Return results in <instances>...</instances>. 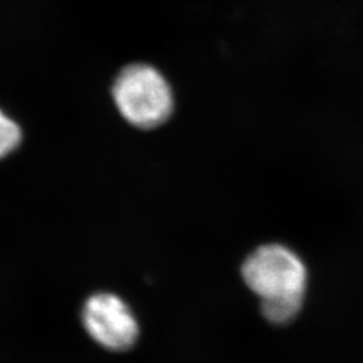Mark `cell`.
I'll list each match as a JSON object with an SVG mask.
<instances>
[{"instance_id": "cell-1", "label": "cell", "mask_w": 363, "mask_h": 363, "mask_svg": "<svg viewBox=\"0 0 363 363\" xmlns=\"http://www.w3.org/2000/svg\"><path fill=\"white\" fill-rule=\"evenodd\" d=\"M244 281L259 298L264 318L288 325L303 307L307 268L289 247L269 244L256 249L242 265Z\"/></svg>"}, {"instance_id": "cell-2", "label": "cell", "mask_w": 363, "mask_h": 363, "mask_svg": "<svg viewBox=\"0 0 363 363\" xmlns=\"http://www.w3.org/2000/svg\"><path fill=\"white\" fill-rule=\"evenodd\" d=\"M113 100L121 116L142 130L162 125L174 109L167 79L150 65L123 69L113 84Z\"/></svg>"}, {"instance_id": "cell-3", "label": "cell", "mask_w": 363, "mask_h": 363, "mask_svg": "<svg viewBox=\"0 0 363 363\" xmlns=\"http://www.w3.org/2000/svg\"><path fill=\"white\" fill-rule=\"evenodd\" d=\"M82 323L91 339L108 350H128L139 337L138 320L127 303L108 292L86 300Z\"/></svg>"}, {"instance_id": "cell-4", "label": "cell", "mask_w": 363, "mask_h": 363, "mask_svg": "<svg viewBox=\"0 0 363 363\" xmlns=\"http://www.w3.org/2000/svg\"><path fill=\"white\" fill-rule=\"evenodd\" d=\"M22 142L21 127L0 111V159L10 155Z\"/></svg>"}]
</instances>
